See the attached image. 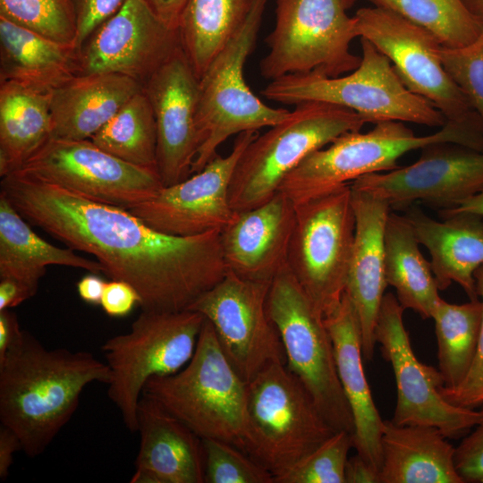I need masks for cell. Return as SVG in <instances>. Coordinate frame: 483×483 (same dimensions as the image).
Segmentation results:
<instances>
[{"label": "cell", "mask_w": 483, "mask_h": 483, "mask_svg": "<svg viewBox=\"0 0 483 483\" xmlns=\"http://www.w3.org/2000/svg\"><path fill=\"white\" fill-rule=\"evenodd\" d=\"M254 0H188L179 19L182 49L199 79L244 24Z\"/></svg>", "instance_id": "1f68e13d"}, {"label": "cell", "mask_w": 483, "mask_h": 483, "mask_svg": "<svg viewBox=\"0 0 483 483\" xmlns=\"http://www.w3.org/2000/svg\"><path fill=\"white\" fill-rule=\"evenodd\" d=\"M204 483H274V476L237 447L216 439H202Z\"/></svg>", "instance_id": "74e56055"}, {"label": "cell", "mask_w": 483, "mask_h": 483, "mask_svg": "<svg viewBox=\"0 0 483 483\" xmlns=\"http://www.w3.org/2000/svg\"><path fill=\"white\" fill-rule=\"evenodd\" d=\"M38 290L13 279L0 278V310L11 309L30 299Z\"/></svg>", "instance_id": "ee69618b"}, {"label": "cell", "mask_w": 483, "mask_h": 483, "mask_svg": "<svg viewBox=\"0 0 483 483\" xmlns=\"http://www.w3.org/2000/svg\"><path fill=\"white\" fill-rule=\"evenodd\" d=\"M156 119L157 168L164 186L191 175L199 140L196 111L199 78L182 49L142 86Z\"/></svg>", "instance_id": "ffe728a7"}, {"label": "cell", "mask_w": 483, "mask_h": 483, "mask_svg": "<svg viewBox=\"0 0 483 483\" xmlns=\"http://www.w3.org/2000/svg\"><path fill=\"white\" fill-rule=\"evenodd\" d=\"M295 206L282 191L256 208L236 212L220 232L227 270L241 278L268 282L287 266Z\"/></svg>", "instance_id": "44dd1931"}, {"label": "cell", "mask_w": 483, "mask_h": 483, "mask_svg": "<svg viewBox=\"0 0 483 483\" xmlns=\"http://www.w3.org/2000/svg\"><path fill=\"white\" fill-rule=\"evenodd\" d=\"M344 476L345 483H380L378 471L357 453L348 458Z\"/></svg>", "instance_id": "bcb514c9"}, {"label": "cell", "mask_w": 483, "mask_h": 483, "mask_svg": "<svg viewBox=\"0 0 483 483\" xmlns=\"http://www.w3.org/2000/svg\"><path fill=\"white\" fill-rule=\"evenodd\" d=\"M205 318L197 311L141 313L125 334L101 346L110 370L107 395L129 431H138L137 408L153 377L176 373L191 359Z\"/></svg>", "instance_id": "30bf717a"}, {"label": "cell", "mask_w": 483, "mask_h": 483, "mask_svg": "<svg viewBox=\"0 0 483 483\" xmlns=\"http://www.w3.org/2000/svg\"><path fill=\"white\" fill-rule=\"evenodd\" d=\"M77 25L75 47L78 49L86 38L103 21L114 14L125 0H70Z\"/></svg>", "instance_id": "b9f144b4"}, {"label": "cell", "mask_w": 483, "mask_h": 483, "mask_svg": "<svg viewBox=\"0 0 483 483\" xmlns=\"http://www.w3.org/2000/svg\"><path fill=\"white\" fill-rule=\"evenodd\" d=\"M109 380L107 364L92 353L47 349L22 330L0 360V422L36 457L70 421L84 388Z\"/></svg>", "instance_id": "7a4b0ae2"}, {"label": "cell", "mask_w": 483, "mask_h": 483, "mask_svg": "<svg viewBox=\"0 0 483 483\" xmlns=\"http://www.w3.org/2000/svg\"><path fill=\"white\" fill-rule=\"evenodd\" d=\"M17 171L126 209L152 199L164 187L157 169L127 163L90 140L50 138Z\"/></svg>", "instance_id": "4fadbf2b"}, {"label": "cell", "mask_w": 483, "mask_h": 483, "mask_svg": "<svg viewBox=\"0 0 483 483\" xmlns=\"http://www.w3.org/2000/svg\"><path fill=\"white\" fill-rule=\"evenodd\" d=\"M479 411V422L455 448V467L464 483H483V404Z\"/></svg>", "instance_id": "60d3db41"}, {"label": "cell", "mask_w": 483, "mask_h": 483, "mask_svg": "<svg viewBox=\"0 0 483 483\" xmlns=\"http://www.w3.org/2000/svg\"><path fill=\"white\" fill-rule=\"evenodd\" d=\"M367 121L348 108L324 102H303L288 116L258 135L245 148L229 189L234 212L264 204L310 153L339 136L360 131Z\"/></svg>", "instance_id": "8992f818"}, {"label": "cell", "mask_w": 483, "mask_h": 483, "mask_svg": "<svg viewBox=\"0 0 483 483\" xmlns=\"http://www.w3.org/2000/svg\"><path fill=\"white\" fill-rule=\"evenodd\" d=\"M354 232L351 183L295 206L287 266L323 318L344 293Z\"/></svg>", "instance_id": "7c38bea8"}, {"label": "cell", "mask_w": 483, "mask_h": 483, "mask_svg": "<svg viewBox=\"0 0 483 483\" xmlns=\"http://www.w3.org/2000/svg\"><path fill=\"white\" fill-rule=\"evenodd\" d=\"M106 284V282L97 274L91 273L77 283V292L83 301L92 305H100Z\"/></svg>", "instance_id": "c3c4849f"}, {"label": "cell", "mask_w": 483, "mask_h": 483, "mask_svg": "<svg viewBox=\"0 0 483 483\" xmlns=\"http://www.w3.org/2000/svg\"><path fill=\"white\" fill-rule=\"evenodd\" d=\"M360 38L361 61L352 72L337 77L289 74L270 80L261 94L284 105H336L356 112L367 123L398 121L444 126L447 122L444 114L428 100L410 91L389 59L368 39Z\"/></svg>", "instance_id": "5b68a950"}, {"label": "cell", "mask_w": 483, "mask_h": 483, "mask_svg": "<svg viewBox=\"0 0 483 483\" xmlns=\"http://www.w3.org/2000/svg\"><path fill=\"white\" fill-rule=\"evenodd\" d=\"M351 187L386 201L391 208L416 201L451 208L483 191V151L455 143L428 145L413 164L366 174Z\"/></svg>", "instance_id": "ac0fdd59"}, {"label": "cell", "mask_w": 483, "mask_h": 483, "mask_svg": "<svg viewBox=\"0 0 483 483\" xmlns=\"http://www.w3.org/2000/svg\"><path fill=\"white\" fill-rule=\"evenodd\" d=\"M357 0H275V22L259 63L263 78L316 73L337 77L355 70L361 56L351 51L356 20L348 15Z\"/></svg>", "instance_id": "9c48e42d"}, {"label": "cell", "mask_w": 483, "mask_h": 483, "mask_svg": "<svg viewBox=\"0 0 483 483\" xmlns=\"http://www.w3.org/2000/svg\"><path fill=\"white\" fill-rule=\"evenodd\" d=\"M258 135L255 131L238 134L226 157L216 155L202 170L164 186L155 197L128 210L150 227L171 235L222 231L236 214L229 200L233 174L245 148Z\"/></svg>", "instance_id": "d6986e66"}, {"label": "cell", "mask_w": 483, "mask_h": 483, "mask_svg": "<svg viewBox=\"0 0 483 483\" xmlns=\"http://www.w3.org/2000/svg\"><path fill=\"white\" fill-rule=\"evenodd\" d=\"M439 53L445 70L483 126V30L470 45L457 48L441 47Z\"/></svg>", "instance_id": "f35d334b"}, {"label": "cell", "mask_w": 483, "mask_h": 483, "mask_svg": "<svg viewBox=\"0 0 483 483\" xmlns=\"http://www.w3.org/2000/svg\"><path fill=\"white\" fill-rule=\"evenodd\" d=\"M405 216L429 251L438 289L455 282L470 300L479 299L474 273L483 265V216L460 213L436 221L414 208Z\"/></svg>", "instance_id": "484cf974"}, {"label": "cell", "mask_w": 483, "mask_h": 483, "mask_svg": "<svg viewBox=\"0 0 483 483\" xmlns=\"http://www.w3.org/2000/svg\"><path fill=\"white\" fill-rule=\"evenodd\" d=\"M181 48L178 29L146 0H125L77 49V75L118 73L143 86Z\"/></svg>", "instance_id": "e0dca14e"}, {"label": "cell", "mask_w": 483, "mask_h": 483, "mask_svg": "<svg viewBox=\"0 0 483 483\" xmlns=\"http://www.w3.org/2000/svg\"><path fill=\"white\" fill-rule=\"evenodd\" d=\"M469 12L483 23V0H462Z\"/></svg>", "instance_id": "816d5d0a"}, {"label": "cell", "mask_w": 483, "mask_h": 483, "mask_svg": "<svg viewBox=\"0 0 483 483\" xmlns=\"http://www.w3.org/2000/svg\"><path fill=\"white\" fill-rule=\"evenodd\" d=\"M140 297L130 284L122 280L106 282L100 305L109 317L122 318L140 305Z\"/></svg>", "instance_id": "7bdbcfd3"}, {"label": "cell", "mask_w": 483, "mask_h": 483, "mask_svg": "<svg viewBox=\"0 0 483 483\" xmlns=\"http://www.w3.org/2000/svg\"><path fill=\"white\" fill-rule=\"evenodd\" d=\"M368 132H346L310 153L282 182L279 191L294 206L350 184L369 174L398 168L404 154L435 143H455L483 151V130L447 121L437 131L417 136L402 122L381 121Z\"/></svg>", "instance_id": "277c9868"}, {"label": "cell", "mask_w": 483, "mask_h": 483, "mask_svg": "<svg viewBox=\"0 0 483 483\" xmlns=\"http://www.w3.org/2000/svg\"><path fill=\"white\" fill-rule=\"evenodd\" d=\"M30 225L0 192V278H13L38 290L51 265L103 273L97 260L49 243Z\"/></svg>", "instance_id": "f1b7e54d"}, {"label": "cell", "mask_w": 483, "mask_h": 483, "mask_svg": "<svg viewBox=\"0 0 483 483\" xmlns=\"http://www.w3.org/2000/svg\"><path fill=\"white\" fill-rule=\"evenodd\" d=\"M141 89L118 73L73 76L51 91V138L89 140Z\"/></svg>", "instance_id": "d4e9b609"}, {"label": "cell", "mask_w": 483, "mask_h": 483, "mask_svg": "<svg viewBox=\"0 0 483 483\" xmlns=\"http://www.w3.org/2000/svg\"><path fill=\"white\" fill-rule=\"evenodd\" d=\"M17 315L10 309L0 310V360L21 336Z\"/></svg>", "instance_id": "7dc6e473"}, {"label": "cell", "mask_w": 483, "mask_h": 483, "mask_svg": "<svg viewBox=\"0 0 483 483\" xmlns=\"http://www.w3.org/2000/svg\"><path fill=\"white\" fill-rule=\"evenodd\" d=\"M403 307L391 292L385 294L375 327L376 343L391 363L397 390L392 421L399 425L437 428L448 439L466 436L479 422V410L455 406L439 393L444 386L438 369L420 362L403 324Z\"/></svg>", "instance_id": "2e32d148"}, {"label": "cell", "mask_w": 483, "mask_h": 483, "mask_svg": "<svg viewBox=\"0 0 483 483\" xmlns=\"http://www.w3.org/2000/svg\"><path fill=\"white\" fill-rule=\"evenodd\" d=\"M140 441L136 469L157 483H204L203 441L155 400L142 394L137 408Z\"/></svg>", "instance_id": "cb8c5ba5"}, {"label": "cell", "mask_w": 483, "mask_h": 483, "mask_svg": "<svg viewBox=\"0 0 483 483\" xmlns=\"http://www.w3.org/2000/svg\"><path fill=\"white\" fill-rule=\"evenodd\" d=\"M431 318L437 341L438 370L444 386L453 388L465 378L478 346L482 318V300L453 304L441 297Z\"/></svg>", "instance_id": "d6a6232c"}, {"label": "cell", "mask_w": 483, "mask_h": 483, "mask_svg": "<svg viewBox=\"0 0 483 483\" xmlns=\"http://www.w3.org/2000/svg\"><path fill=\"white\" fill-rule=\"evenodd\" d=\"M267 309L279 332L287 368L309 392L328 424L353 435L354 420L339 380L330 334L288 266L270 284Z\"/></svg>", "instance_id": "8fae6325"}, {"label": "cell", "mask_w": 483, "mask_h": 483, "mask_svg": "<svg viewBox=\"0 0 483 483\" xmlns=\"http://www.w3.org/2000/svg\"><path fill=\"white\" fill-rule=\"evenodd\" d=\"M142 394L200 438L225 442L248 454V383L225 357L206 318L189 362L176 373L148 379Z\"/></svg>", "instance_id": "3957f363"}, {"label": "cell", "mask_w": 483, "mask_h": 483, "mask_svg": "<svg viewBox=\"0 0 483 483\" xmlns=\"http://www.w3.org/2000/svg\"><path fill=\"white\" fill-rule=\"evenodd\" d=\"M352 448L353 435L336 431L292 470L276 477L274 483H345V466Z\"/></svg>", "instance_id": "8d00e7d4"}, {"label": "cell", "mask_w": 483, "mask_h": 483, "mask_svg": "<svg viewBox=\"0 0 483 483\" xmlns=\"http://www.w3.org/2000/svg\"><path fill=\"white\" fill-rule=\"evenodd\" d=\"M359 38L368 39L391 62L411 92L428 100L447 121L483 130L467 98L444 68L441 45L425 29L388 9L360 8L353 15Z\"/></svg>", "instance_id": "5bb4252c"}, {"label": "cell", "mask_w": 483, "mask_h": 483, "mask_svg": "<svg viewBox=\"0 0 483 483\" xmlns=\"http://www.w3.org/2000/svg\"><path fill=\"white\" fill-rule=\"evenodd\" d=\"M31 225L94 256L111 280L130 284L141 310L182 311L227 273L220 232L175 236L126 208L99 203L16 171L1 191Z\"/></svg>", "instance_id": "6da1fadb"}, {"label": "cell", "mask_w": 483, "mask_h": 483, "mask_svg": "<svg viewBox=\"0 0 483 483\" xmlns=\"http://www.w3.org/2000/svg\"><path fill=\"white\" fill-rule=\"evenodd\" d=\"M77 74L75 47L0 16V82L52 91Z\"/></svg>", "instance_id": "83f0119b"}, {"label": "cell", "mask_w": 483, "mask_h": 483, "mask_svg": "<svg viewBox=\"0 0 483 483\" xmlns=\"http://www.w3.org/2000/svg\"><path fill=\"white\" fill-rule=\"evenodd\" d=\"M270 284L227 271L188 309L210 322L225 357L247 383L267 367L286 363L279 332L267 309Z\"/></svg>", "instance_id": "9a60e30c"}, {"label": "cell", "mask_w": 483, "mask_h": 483, "mask_svg": "<svg viewBox=\"0 0 483 483\" xmlns=\"http://www.w3.org/2000/svg\"><path fill=\"white\" fill-rule=\"evenodd\" d=\"M324 323L333 342L339 380L354 420L353 448L379 473L384 420L363 369L359 318L345 292L339 304L324 317Z\"/></svg>", "instance_id": "603a6c76"}, {"label": "cell", "mask_w": 483, "mask_h": 483, "mask_svg": "<svg viewBox=\"0 0 483 483\" xmlns=\"http://www.w3.org/2000/svg\"><path fill=\"white\" fill-rule=\"evenodd\" d=\"M447 439L433 426L384 420L380 483H464Z\"/></svg>", "instance_id": "4316f807"}, {"label": "cell", "mask_w": 483, "mask_h": 483, "mask_svg": "<svg viewBox=\"0 0 483 483\" xmlns=\"http://www.w3.org/2000/svg\"><path fill=\"white\" fill-rule=\"evenodd\" d=\"M374 6L393 11L430 32L440 45L457 48L479 36L483 23L462 0H367Z\"/></svg>", "instance_id": "e575fe53"}, {"label": "cell", "mask_w": 483, "mask_h": 483, "mask_svg": "<svg viewBox=\"0 0 483 483\" xmlns=\"http://www.w3.org/2000/svg\"><path fill=\"white\" fill-rule=\"evenodd\" d=\"M188 0H146L154 13L169 25L177 28Z\"/></svg>", "instance_id": "681fc988"}, {"label": "cell", "mask_w": 483, "mask_h": 483, "mask_svg": "<svg viewBox=\"0 0 483 483\" xmlns=\"http://www.w3.org/2000/svg\"><path fill=\"white\" fill-rule=\"evenodd\" d=\"M22 451V445L18 436L9 428L0 426V479L4 480L13 462V455L17 451Z\"/></svg>", "instance_id": "f6af8a7d"}, {"label": "cell", "mask_w": 483, "mask_h": 483, "mask_svg": "<svg viewBox=\"0 0 483 483\" xmlns=\"http://www.w3.org/2000/svg\"><path fill=\"white\" fill-rule=\"evenodd\" d=\"M51 91L0 82V176L16 172L51 138Z\"/></svg>", "instance_id": "f546056e"}, {"label": "cell", "mask_w": 483, "mask_h": 483, "mask_svg": "<svg viewBox=\"0 0 483 483\" xmlns=\"http://www.w3.org/2000/svg\"><path fill=\"white\" fill-rule=\"evenodd\" d=\"M268 0H254L240 30L199 79L196 126L199 147L191 174L202 170L234 134L271 127L290 110L263 103L247 85L243 68L257 41Z\"/></svg>", "instance_id": "52a82bcc"}, {"label": "cell", "mask_w": 483, "mask_h": 483, "mask_svg": "<svg viewBox=\"0 0 483 483\" xmlns=\"http://www.w3.org/2000/svg\"><path fill=\"white\" fill-rule=\"evenodd\" d=\"M477 292L483 301V265L474 273ZM443 398L455 406L476 409L483 404V318L475 356L463 381L456 387H439Z\"/></svg>", "instance_id": "ab89813d"}, {"label": "cell", "mask_w": 483, "mask_h": 483, "mask_svg": "<svg viewBox=\"0 0 483 483\" xmlns=\"http://www.w3.org/2000/svg\"><path fill=\"white\" fill-rule=\"evenodd\" d=\"M248 454L274 479L336 432L286 363L267 367L248 383Z\"/></svg>", "instance_id": "ba28073f"}, {"label": "cell", "mask_w": 483, "mask_h": 483, "mask_svg": "<svg viewBox=\"0 0 483 483\" xmlns=\"http://www.w3.org/2000/svg\"><path fill=\"white\" fill-rule=\"evenodd\" d=\"M0 16L75 47L77 25L70 0H0Z\"/></svg>", "instance_id": "d590c367"}, {"label": "cell", "mask_w": 483, "mask_h": 483, "mask_svg": "<svg viewBox=\"0 0 483 483\" xmlns=\"http://www.w3.org/2000/svg\"><path fill=\"white\" fill-rule=\"evenodd\" d=\"M89 140L127 163L157 170L156 119L142 89Z\"/></svg>", "instance_id": "836d02e7"}, {"label": "cell", "mask_w": 483, "mask_h": 483, "mask_svg": "<svg viewBox=\"0 0 483 483\" xmlns=\"http://www.w3.org/2000/svg\"><path fill=\"white\" fill-rule=\"evenodd\" d=\"M460 213H470L483 216V191L460 201L451 208L441 211L443 217Z\"/></svg>", "instance_id": "f907efd6"}, {"label": "cell", "mask_w": 483, "mask_h": 483, "mask_svg": "<svg viewBox=\"0 0 483 483\" xmlns=\"http://www.w3.org/2000/svg\"><path fill=\"white\" fill-rule=\"evenodd\" d=\"M352 191L355 232L344 292L356 310L363 359L374 356L375 327L387 286L384 266V234L390 206L367 192Z\"/></svg>", "instance_id": "7402d4cb"}, {"label": "cell", "mask_w": 483, "mask_h": 483, "mask_svg": "<svg viewBox=\"0 0 483 483\" xmlns=\"http://www.w3.org/2000/svg\"><path fill=\"white\" fill-rule=\"evenodd\" d=\"M411 222L405 216L390 212L384 234V266L387 285L395 289L404 309L422 318H431L440 298L430 262L423 257Z\"/></svg>", "instance_id": "4dcf8cb0"}]
</instances>
